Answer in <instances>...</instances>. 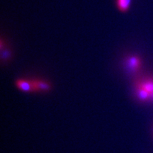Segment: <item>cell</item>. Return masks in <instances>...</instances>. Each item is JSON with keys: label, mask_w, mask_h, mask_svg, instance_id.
I'll return each mask as SVG.
<instances>
[{"label": "cell", "mask_w": 153, "mask_h": 153, "mask_svg": "<svg viewBox=\"0 0 153 153\" xmlns=\"http://www.w3.org/2000/svg\"><path fill=\"white\" fill-rule=\"evenodd\" d=\"M142 60L136 55H132L127 57L125 60V66L128 72L131 74L138 72L142 68Z\"/></svg>", "instance_id": "1"}, {"label": "cell", "mask_w": 153, "mask_h": 153, "mask_svg": "<svg viewBox=\"0 0 153 153\" xmlns=\"http://www.w3.org/2000/svg\"><path fill=\"white\" fill-rule=\"evenodd\" d=\"M135 87L142 88L150 95V102L153 103V76H148L137 80Z\"/></svg>", "instance_id": "2"}, {"label": "cell", "mask_w": 153, "mask_h": 153, "mask_svg": "<svg viewBox=\"0 0 153 153\" xmlns=\"http://www.w3.org/2000/svg\"><path fill=\"white\" fill-rule=\"evenodd\" d=\"M34 91H48L51 89V85L42 79L31 80Z\"/></svg>", "instance_id": "3"}, {"label": "cell", "mask_w": 153, "mask_h": 153, "mask_svg": "<svg viewBox=\"0 0 153 153\" xmlns=\"http://www.w3.org/2000/svg\"><path fill=\"white\" fill-rule=\"evenodd\" d=\"M16 85L18 89L25 92H31L34 91L31 80L28 81L26 79H19L16 81Z\"/></svg>", "instance_id": "4"}, {"label": "cell", "mask_w": 153, "mask_h": 153, "mask_svg": "<svg viewBox=\"0 0 153 153\" xmlns=\"http://www.w3.org/2000/svg\"><path fill=\"white\" fill-rule=\"evenodd\" d=\"M116 7L120 12H127L131 4V0H116Z\"/></svg>", "instance_id": "5"}, {"label": "cell", "mask_w": 153, "mask_h": 153, "mask_svg": "<svg viewBox=\"0 0 153 153\" xmlns=\"http://www.w3.org/2000/svg\"><path fill=\"white\" fill-rule=\"evenodd\" d=\"M11 57L10 51L6 49L5 51L1 50V60L3 61H7Z\"/></svg>", "instance_id": "6"}]
</instances>
